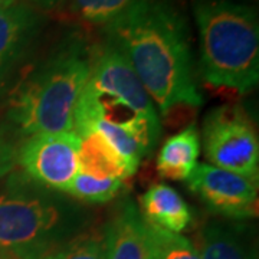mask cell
Listing matches in <instances>:
<instances>
[{
    "mask_svg": "<svg viewBox=\"0 0 259 259\" xmlns=\"http://www.w3.org/2000/svg\"><path fill=\"white\" fill-rule=\"evenodd\" d=\"M203 147L212 166L259 179L258 133L241 107L225 105L206 115Z\"/></svg>",
    "mask_w": 259,
    "mask_h": 259,
    "instance_id": "6",
    "label": "cell"
},
{
    "mask_svg": "<svg viewBox=\"0 0 259 259\" xmlns=\"http://www.w3.org/2000/svg\"><path fill=\"white\" fill-rule=\"evenodd\" d=\"M82 207L66 193L37 185L23 173L0 193V250L18 259H42L75 238Z\"/></svg>",
    "mask_w": 259,
    "mask_h": 259,
    "instance_id": "3",
    "label": "cell"
},
{
    "mask_svg": "<svg viewBox=\"0 0 259 259\" xmlns=\"http://www.w3.org/2000/svg\"><path fill=\"white\" fill-rule=\"evenodd\" d=\"M79 143L75 131L35 134L20 144L16 163L35 183L65 193L78 170Z\"/></svg>",
    "mask_w": 259,
    "mask_h": 259,
    "instance_id": "7",
    "label": "cell"
},
{
    "mask_svg": "<svg viewBox=\"0 0 259 259\" xmlns=\"http://www.w3.org/2000/svg\"><path fill=\"white\" fill-rule=\"evenodd\" d=\"M136 0H72L75 12L94 25L107 26L121 16Z\"/></svg>",
    "mask_w": 259,
    "mask_h": 259,
    "instance_id": "16",
    "label": "cell"
},
{
    "mask_svg": "<svg viewBox=\"0 0 259 259\" xmlns=\"http://www.w3.org/2000/svg\"><path fill=\"white\" fill-rule=\"evenodd\" d=\"M91 59L78 42H69L19 87L10 118L26 137L74 131V112L90 75Z\"/></svg>",
    "mask_w": 259,
    "mask_h": 259,
    "instance_id": "5",
    "label": "cell"
},
{
    "mask_svg": "<svg viewBox=\"0 0 259 259\" xmlns=\"http://www.w3.org/2000/svg\"><path fill=\"white\" fill-rule=\"evenodd\" d=\"M200 153V136L194 125H189L168 137L157 156L158 175L168 180H187L192 176Z\"/></svg>",
    "mask_w": 259,
    "mask_h": 259,
    "instance_id": "14",
    "label": "cell"
},
{
    "mask_svg": "<svg viewBox=\"0 0 259 259\" xmlns=\"http://www.w3.org/2000/svg\"><path fill=\"white\" fill-rule=\"evenodd\" d=\"M108 44L118 49L158 111L200 107L190 32L175 0H136L105 26Z\"/></svg>",
    "mask_w": 259,
    "mask_h": 259,
    "instance_id": "1",
    "label": "cell"
},
{
    "mask_svg": "<svg viewBox=\"0 0 259 259\" xmlns=\"http://www.w3.org/2000/svg\"><path fill=\"white\" fill-rule=\"evenodd\" d=\"M42 259H105L104 236L93 233L76 235Z\"/></svg>",
    "mask_w": 259,
    "mask_h": 259,
    "instance_id": "17",
    "label": "cell"
},
{
    "mask_svg": "<svg viewBox=\"0 0 259 259\" xmlns=\"http://www.w3.org/2000/svg\"><path fill=\"white\" fill-rule=\"evenodd\" d=\"M204 82L238 93L259 81L258 13L235 0H192Z\"/></svg>",
    "mask_w": 259,
    "mask_h": 259,
    "instance_id": "4",
    "label": "cell"
},
{
    "mask_svg": "<svg viewBox=\"0 0 259 259\" xmlns=\"http://www.w3.org/2000/svg\"><path fill=\"white\" fill-rule=\"evenodd\" d=\"M196 250L200 259H253L243 228L229 222H207L197 233Z\"/></svg>",
    "mask_w": 259,
    "mask_h": 259,
    "instance_id": "13",
    "label": "cell"
},
{
    "mask_svg": "<svg viewBox=\"0 0 259 259\" xmlns=\"http://www.w3.org/2000/svg\"><path fill=\"white\" fill-rule=\"evenodd\" d=\"M74 131L78 136L98 133L133 173L157 146L161 134L157 108L128 61L110 44L91 58L75 107Z\"/></svg>",
    "mask_w": 259,
    "mask_h": 259,
    "instance_id": "2",
    "label": "cell"
},
{
    "mask_svg": "<svg viewBox=\"0 0 259 259\" xmlns=\"http://www.w3.org/2000/svg\"><path fill=\"white\" fill-rule=\"evenodd\" d=\"M16 3H18V0H0V10L8 9V8L16 5Z\"/></svg>",
    "mask_w": 259,
    "mask_h": 259,
    "instance_id": "20",
    "label": "cell"
},
{
    "mask_svg": "<svg viewBox=\"0 0 259 259\" xmlns=\"http://www.w3.org/2000/svg\"><path fill=\"white\" fill-rule=\"evenodd\" d=\"M187 185L212 212L228 219L258 216V180L212 164H200L187 179Z\"/></svg>",
    "mask_w": 259,
    "mask_h": 259,
    "instance_id": "8",
    "label": "cell"
},
{
    "mask_svg": "<svg viewBox=\"0 0 259 259\" xmlns=\"http://www.w3.org/2000/svg\"><path fill=\"white\" fill-rule=\"evenodd\" d=\"M33 2H36L39 5H44V6H52V5H55L61 0H33Z\"/></svg>",
    "mask_w": 259,
    "mask_h": 259,
    "instance_id": "21",
    "label": "cell"
},
{
    "mask_svg": "<svg viewBox=\"0 0 259 259\" xmlns=\"http://www.w3.org/2000/svg\"><path fill=\"white\" fill-rule=\"evenodd\" d=\"M122 180H100L76 171L65 193L87 203H105L115 197L122 187Z\"/></svg>",
    "mask_w": 259,
    "mask_h": 259,
    "instance_id": "15",
    "label": "cell"
},
{
    "mask_svg": "<svg viewBox=\"0 0 259 259\" xmlns=\"http://www.w3.org/2000/svg\"><path fill=\"white\" fill-rule=\"evenodd\" d=\"M18 160V148L0 128V177L12 171Z\"/></svg>",
    "mask_w": 259,
    "mask_h": 259,
    "instance_id": "19",
    "label": "cell"
},
{
    "mask_svg": "<svg viewBox=\"0 0 259 259\" xmlns=\"http://www.w3.org/2000/svg\"><path fill=\"white\" fill-rule=\"evenodd\" d=\"M40 28V18L28 5L0 10V79L23 56Z\"/></svg>",
    "mask_w": 259,
    "mask_h": 259,
    "instance_id": "10",
    "label": "cell"
},
{
    "mask_svg": "<svg viewBox=\"0 0 259 259\" xmlns=\"http://www.w3.org/2000/svg\"><path fill=\"white\" fill-rule=\"evenodd\" d=\"M105 259H158L160 248L153 225L131 200L121 204L104 235Z\"/></svg>",
    "mask_w": 259,
    "mask_h": 259,
    "instance_id": "9",
    "label": "cell"
},
{
    "mask_svg": "<svg viewBox=\"0 0 259 259\" xmlns=\"http://www.w3.org/2000/svg\"><path fill=\"white\" fill-rule=\"evenodd\" d=\"M141 214L150 225L167 232L180 233L193 221L192 210L176 189L158 183L151 186L140 199Z\"/></svg>",
    "mask_w": 259,
    "mask_h": 259,
    "instance_id": "11",
    "label": "cell"
},
{
    "mask_svg": "<svg viewBox=\"0 0 259 259\" xmlns=\"http://www.w3.org/2000/svg\"><path fill=\"white\" fill-rule=\"evenodd\" d=\"M0 259H8V255L5 252H2V250H0Z\"/></svg>",
    "mask_w": 259,
    "mask_h": 259,
    "instance_id": "22",
    "label": "cell"
},
{
    "mask_svg": "<svg viewBox=\"0 0 259 259\" xmlns=\"http://www.w3.org/2000/svg\"><path fill=\"white\" fill-rule=\"evenodd\" d=\"M78 173L100 180H125L134 173L120 154L95 131L79 136Z\"/></svg>",
    "mask_w": 259,
    "mask_h": 259,
    "instance_id": "12",
    "label": "cell"
},
{
    "mask_svg": "<svg viewBox=\"0 0 259 259\" xmlns=\"http://www.w3.org/2000/svg\"><path fill=\"white\" fill-rule=\"evenodd\" d=\"M160 248L158 259H200L194 245L180 233L167 232L153 226Z\"/></svg>",
    "mask_w": 259,
    "mask_h": 259,
    "instance_id": "18",
    "label": "cell"
}]
</instances>
